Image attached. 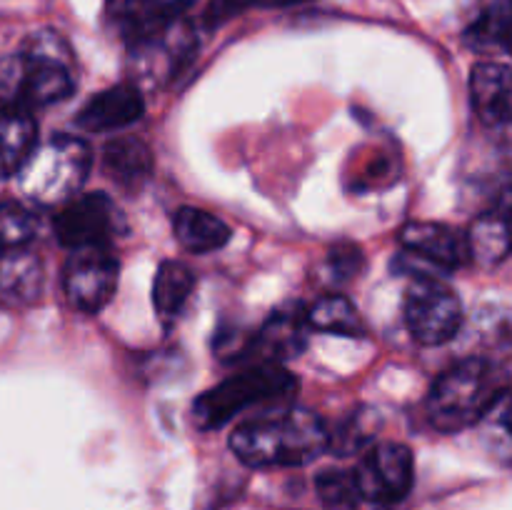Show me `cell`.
I'll list each match as a JSON object with an SVG mask.
<instances>
[{"instance_id":"cell-1","label":"cell","mask_w":512,"mask_h":510,"mask_svg":"<svg viewBox=\"0 0 512 510\" xmlns=\"http://www.w3.org/2000/svg\"><path fill=\"white\" fill-rule=\"evenodd\" d=\"M328 425L308 408L245 420L230 435V448L250 468L308 465L328 450Z\"/></svg>"},{"instance_id":"cell-2","label":"cell","mask_w":512,"mask_h":510,"mask_svg":"<svg viewBox=\"0 0 512 510\" xmlns=\"http://www.w3.org/2000/svg\"><path fill=\"white\" fill-rule=\"evenodd\" d=\"M93 168V150L73 135H53L35 145L18 170L25 198L38 205H65L78 195Z\"/></svg>"},{"instance_id":"cell-3","label":"cell","mask_w":512,"mask_h":510,"mask_svg":"<svg viewBox=\"0 0 512 510\" xmlns=\"http://www.w3.org/2000/svg\"><path fill=\"white\" fill-rule=\"evenodd\" d=\"M503 388H495V368L485 358H465L445 370L428 395V418L440 433H458L480 423Z\"/></svg>"},{"instance_id":"cell-4","label":"cell","mask_w":512,"mask_h":510,"mask_svg":"<svg viewBox=\"0 0 512 510\" xmlns=\"http://www.w3.org/2000/svg\"><path fill=\"white\" fill-rule=\"evenodd\" d=\"M295 390H298V378L290 370L275 363H258L205 390L193 403L190 418L200 430L223 428L243 410L268 400L290 398Z\"/></svg>"},{"instance_id":"cell-5","label":"cell","mask_w":512,"mask_h":510,"mask_svg":"<svg viewBox=\"0 0 512 510\" xmlns=\"http://www.w3.org/2000/svg\"><path fill=\"white\" fill-rule=\"evenodd\" d=\"M128 233V220L108 193H88L68 200L55 218L58 243L68 250L110 248Z\"/></svg>"},{"instance_id":"cell-6","label":"cell","mask_w":512,"mask_h":510,"mask_svg":"<svg viewBox=\"0 0 512 510\" xmlns=\"http://www.w3.org/2000/svg\"><path fill=\"white\" fill-rule=\"evenodd\" d=\"M405 325L423 345H443L463 325V305L440 278L420 275L405 295Z\"/></svg>"},{"instance_id":"cell-7","label":"cell","mask_w":512,"mask_h":510,"mask_svg":"<svg viewBox=\"0 0 512 510\" xmlns=\"http://www.w3.org/2000/svg\"><path fill=\"white\" fill-rule=\"evenodd\" d=\"M353 473L360 498L378 508H393L413 490V453L403 443H380L363 455Z\"/></svg>"},{"instance_id":"cell-8","label":"cell","mask_w":512,"mask_h":510,"mask_svg":"<svg viewBox=\"0 0 512 510\" xmlns=\"http://www.w3.org/2000/svg\"><path fill=\"white\" fill-rule=\"evenodd\" d=\"M118 273V258L110 248L73 250L63 270V288L70 305L80 313H100L118 288Z\"/></svg>"},{"instance_id":"cell-9","label":"cell","mask_w":512,"mask_h":510,"mask_svg":"<svg viewBox=\"0 0 512 510\" xmlns=\"http://www.w3.org/2000/svg\"><path fill=\"white\" fill-rule=\"evenodd\" d=\"M130 45H133L130 63L135 75L143 83L158 85L175 78V73L188 63L190 55L195 53V33H190L183 20H173L165 28L153 30Z\"/></svg>"},{"instance_id":"cell-10","label":"cell","mask_w":512,"mask_h":510,"mask_svg":"<svg viewBox=\"0 0 512 510\" xmlns=\"http://www.w3.org/2000/svg\"><path fill=\"white\" fill-rule=\"evenodd\" d=\"M403 255L413 263H423L430 275L450 273L470 260L465 235L440 223H410L400 230Z\"/></svg>"},{"instance_id":"cell-11","label":"cell","mask_w":512,"mask_h":510,"mask_svg":"<svg viewBox=\"0 0 512 510\" xmlns=\"http://www.w3.org/2000/svg\"><path fill=\"white\" fill-rule=\"evenodd\" d=\"M308 318L298 303H288L270 313L258 335H253L250 350L263 358V363L283 365L285 360L298 358L308 345Z\"/></svg>"},{"instance_id":"cell-12","label":"cell","mask_w":512,"mask_h":510,"mask_svg":"<svg viewBox=\"0 0 512 510\" xmlns=\"http://www.w3.org/2000/svg\"><path fill=\"white\" fill-rule=\"evenodd\" d=\"M145 113V100L135 85L123 83L90 98L78 113L75 123L85 133H113L128 128Z\"/></svg>"},{"instance_id":"cell-13","label":"cell","mask_w":512,"mask_h":510,"mask_svg":"<svg viewBox=\"0 0 512 510\" xmlns=\"http://www.w3.org/2000/svg\"><path fill=\"white\" fill-rule=\"evenodd\" d=\"M470 100L475 115L488 128H503L510 123L512 78L505 63H478L470 73Z\"/></svg>"},{"instance_id":"cell-14","label":"cell","mask_w":512,"mask_h":510,"mask_svg":"<svg viewBox=\"0 0 512 510\" xmlns=\"http://www.w3.org/2000/svg\"><path fill=\"white\" fill-rule=\"evenodd\" d=\"M195 0H108V15L120 33L133 43L153 30L183 18Z\"/></svg>"},{"instance_id":"cell-15","label":"cell","mask_w":512,"mask_h":510,"mask_svg":"<svg viewBox=\"0 0 512 510\" xmlns=\"http://www.w3.org/2000/svg\"><path fill=\"white\" fill-rule=\"evenodd\" d=\"M38 145V125L23 108H0V178L18 175Z\"/></svg>"},{"instance_id":"cell-16","label":"cell","mask_w":512,"mask_h":510,"mask_svg":"<svg viewBox=\"0 0 512 510\" xmlns=\"http://www.w3.org/2000/svg\"><path fill=\"white\" fill-rule=\"evenodd\" d=\"M173 230L178 243L195 255L220 250L233 235L225 220L200 208H180L173 218Z\"/></svg>"},{"instance_id":"cell-17","label":"cell","mask_w":512,"mask_h":510,"mask_svg":"<svg viewBox=\"0 0 512 510\" xmlns=\"http://www.w3.org/2000/svg\"><path fill=\"white\" fill-rule=\"evenodd\" d=\"M103 168L120 188L135 190L148 180L153 170V155L138 138H115L103 150Z\"/></svg>"},{"instance_id":"cell-18","label":"cell","mask_w":512,"mask_h":510,"mask_svg":"<svg viewBox=\"0 0 512 510\" xmlns=\"http://www.w3.org/2000/svg\"><path fill=\"white\" fill-rule=\"evenodd\" d=\"M43 270L38 258L25 248L0 253V300L3 303H30L38 298Z\"/></svg>"},{"instance_id":"cell-19","label":"cell","mask_w":512,"mask_h":510,"mask_svg":"<svg viewBox=\"0 0 512 510\" xmlns=\"http://www.w3.org/2000/svg\"><path fill=\"white\" fill-rule=\"evenodd\" d=\"M193 288L195 275L188 265L180 263V260H163L160 263L153 283V305L165 325H170L183 313Z\"/></svg>"},{"instance_id":"cell-20","label":"cell","mask_w":512,"mask_h":510,"mask_svg":"<svg viewBox=\"0 0 512 510\" xmlns=\"http://www.w3.org/2000/svg\"><path fill=\"white\" fill-rule=\"evenodd\" d=\"M470 260L480 265H498L508 258L510 253V228L505 213H485L470 225L468 235Z\"/></svg>"},{"instance_id":"cell-21","label":"cell","mask_w":512,"mask_h":510,"mask_svg":"<svg viewBox=\"0 0 512 510\" xmlns=\"http://www.w3.org/2000/svg\"><path fill=\"white\" fill-rule=\"evenodd\" d=\"M308 325L325 330V333L348 335V338H363L365 323L360 320L358 310L343 295H325L310 310H305Z\"/></svg>"},{"instance_id":"cell-22","label":"cell","mask_w":512,"mask_h":510,"mask_svg":"<svg viewBox=\"0 0 512 510\" xmlns=\"http://www.w3.org/2000/svg\"><path fill=\"white\" fill-rule=\"evenodd\" d=\"M510 38V0H485L480 18L465 33L475 50H508Z\"/></svg>"},{"instance_id":"cell-23","label":"cell","mask_w":512,"mask_h":510,"mask_svg":"<svg viewBox=\"0 0 512 510\" xmlns=\"http://www.w3.org/2000/svg\"><path fill=\"white\" fill-rule=\"evenodd\" d=\"M315 490L325 510H360V488L353 470H323L315 478Z\"/></svg>"},{"instance_id":"cell-24","label":"cell","mask_w":512,"mask_h":510,"mask_svg":"<svg viewBox=\"0 0 512 510\" xmlns=\"http://www.w3.org/2000/svg\"><path fill=\"white\" fill-rule=\"evenodd\" d=\"M328 433V450H333L340 458H348V455L368 448L370 440L375 438V413L373 410H358L335 433L333 430H328Z\"/></svg>"},{"instance_id":"cell-25","label":"cell","mask_w":512,"mask_h":510,"mask_svg":"<svg viewBox=\"0 0 512 510\" xmlns=\"http://www.w3.org/2000/svg\"><path fill=\"white\" fill-rule=\"evenodd\" d=\"M38 233L33 210L20 203H0V253L25 248Z\"/></svg>"},{"instance_id":"cell-26","label":"cell","mask_w":512,"mask_h":510,"mask_svg":"<svg viewBox=\"0 0 512 510\" xmlns=\"http://www.w3.org/2000/svg\"><path fill=\"white\" fill-rule=\"evenodd\" d=\"M25 85H28L25 55H3L0 58V108L25 110Z\"/></svg>"},{"instance_id":"cell-27","label":"cell","mask_w":512,"mask_h":510,"mask_svg":"<svg viewBox=\"0 0 512 510\" xmlns=\"http://www.w3.org/2000/svg\"><path fill=\"white\" fill-rule=\"evenodd\" d=\"M363 263V250L358 245H335L328 253V278L338 285L348 283V280H353L363 270Z\"/></svg>"},{"instance_id":"cell-28","label":"cell","mask_w":512,"mask_h":510,"mask_svg":"<svg viewBox=\"0 0 512 510\" xmlns=\"http://www.w3.org/2000/svg\"><path fill=\"white\" fill-rule=\"evenodd\" d=\"M253 3H258V0H210V5L205 8V25H213V28L223 25L225 20L235 18Z\"/></svg>"},{"instance_id":"cell-29","label":"cell","mask_w":512,"mask_h":510,"mask_svg":"<svg viewBox=\"0 0 512 510\" xmlns=\"http://www.w3.org/2000/svg\"><path fill=\"white\" fill-rule=\"evenodd\" d=\"M278 5H298V3H305V0H275Z\"/></svg>"}]
</instances>
